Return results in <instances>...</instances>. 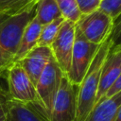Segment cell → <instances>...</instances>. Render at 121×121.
Returning <instances> with one entry per match:
<instances>
[{
  "label": "cell",
  "instance_id": "cell-1",
  "mask_svg": "<svg viewBox=\"0 0 121 121\" xmlns=\"http://www.w3.org/2000/svg\"><path fill=\"white\" fill-rule=\"evenodd\" d=\"M112 46V43L109 37L100 44L87 73L78 86L76 121H85L95 106L102 68Z\"/></svg>",
  "mask_w": 121,
  "mask_h": 121
},
{
  "label": "cell",
  "instance_id": "cell-2",
  "mask_svg": "<svg viewBox=\"0 0 121 121\" xmlns=\"http://www.w3.org/2000/svg\"><path fill=\"white\" fill-rule=\"evenodd\" d=\"M34 15L35 9L0 21V78L14 62L24 29Z\"/></svg>",
  "mask_w": 121,
  "mask_h": 121
},
{
  "label": "cell",
  "instance_id": "cell-3",
  "mask_svg": "<svg viewBox=\"0 0 121 121\" xmlns=\"http://www.w3.org/2000/svg\"><path fill=\"white\" fill-rule=\"evenodd\" d=\"M99 46L100 45L95 44L85 39L76 25L75 43L72 52L70 69L66 75L74 86L78 87L82 81Z\"/></svg>",
  "mask_w": 121,
  "mask_h": 121
},
{
  "label": "cell",
  "instance_id": "cell-4",
  "mask_svg": "<svg viewBox=\"0 0 121 121\" xmlns=\"http://www.w3.org/2000/svg\"><path fill=\"white\" fill-rule=\"evenodd\" d=\"M9 97L22 103L37 104L42 107L36 87L19 62L12 63L6 71Z\"/></svg>",
  "mask_w": 121,
  "mask_h": 121
},
{
  "label": "cell",
  "instance_id": "cell-5",
  "mask_svg": "<svg viewBox=\"0 0 121 121\" xmlns=\"http://www.w3.org/2000/svg\"><path fill=\"white\" fill-rule=\"evenodd\" d=\"M76 25L85 39L100 45L110 37L113 26V19L105 11L97 9L93 12L81 15Z\"/></svg>",
  "mask_w": 121,
  "mask_h": 121
},
{
  "label": "cell",
  "instance_id": "cell-6",
  "mask_svg": "<svg viewBox=\"0 0 121 121\" xmlns=\"http://www.w3.org/2000/svg\"><path fill=\"white\" fill-rule=\"evenodd\" d=\"M75 87L64 74L53 101L50 121H76L77 92Z\"/></svg>",
  "mask_w": 121,
  "mask_h": 121
},
{
  "label": "cell",
  "instance_id": "cell-7",
  "mask_svg": "<svg viewBox=\"0 0 121 121\" xmlns=\"http://www.w3.org/2000/svg\"><path fill=\"white\" fill-rule=\"evenodd\" d=\"M63 75L64 73H62L55 60L52 58L35 85L42 108L46 112L48 118L51 112L55 95L58 92Z\"/></svg>",
  "mask_w": 121,
  "mask_h": 121
},
{
  "label": "cell",
  "instance_id": "cell-8",
  "mask_svg": "<svg viewBox=\"0 0 121 121\" xmlns=\"http://www.w3.org/2000/svg\"><path fill=\"white\" fill-rule=\"evenodd\" d=\"M76 24L65 20L62 24L57 37L50 45L53 59L60 69L67 75L70 69L72 52L75 43Z\"/></svg>",
  "mask_w": 121,
  "mask_h": 121
},
{
  "label": "cell",
  "instance_id": "cell-9",
  "mask_svg": "<svg viewBox=\"0 0 121 121\" xmlns=\"http://www.w3.org/2000/svg\"><path fill=\"white\" fill-rule=\"evenodd\" d=\"M121 74V44L112 46V49L104 62L99 87L95 98V105L101 101L108 90Z\"/></svg>",
  "mask_w": 121,
  "mask_h": 121
},
{
  "label": "cell",
  "instance_id": "cell-10",
  "mask_svg": "<svg viewBox=\"0 0 121 121\" xmlns=\"http://www.w3.org/2000/svg\"><path fill=\"white\" fill-rule=\"evenodd\" d=\"M52 58L53 56L50 47L36 46L26 57L17 62L20 63L31 81L36 85L40 76Z\"/></svg>",
  "mask_w": 121,
  "mask_h": 121
},
{
  "label": "cell",
  "instance_id": "cell-11",
  "mask_svg": "<svg viewBox=\"0 0 121 121\" xmlns=\"http://www.w3.org/2000/svg\"><path fill=\"white\" fill-rule=\"evenodd\" d=\"M7 121H50L43 109L37 104L22 103L7 97Z\"/></svg>",
  "mask_w": 121,
  "mask_h": 121
},
{
  "label": "cell",
  "instance_id": "cell-12",
  "mask_svg": "<svg viewBox=\"0 0 121 121\" xmlns=\"http://www.w3.org/2000/svg\"><path fill=\"white\" fill-rule=\"evenodd\" d=\"M42 26H43L38 22V20L35 18V15H34V17L28 22V24L26 26L24 29V32L20 41L19 48L14 59V62H17L20 60H22L32 49H34L38 45Z\"/></svg>",
  "mask_w": 121,
  "mask_h": 121
},
{
  "label": "cell",
  "instance_id": "cell-13",
  "mask_svg": "<svg viewBox=\"0 0 121 121\" xmlns=\"http://www.w3.org/2000/svg\"><path fill=\"white\" fill-rule=\"evenodd\" d=\"M121 105V92L111 97H105L93 109L85 121H114Z\"/></svg>",
  "mask_w": 121,
  "mask_h": 121
},
{
  "label": "cell",
  "instance_id": "cell-14",
  "mask_svg": "<svg viewBox=\"0 0 121 121\" xmlns=\"http://www.w3.org/2000/svg\"><path fill=\"white\" fill-rule=\"evenodd\" d=\"M39 0H0V17H11L35 9Z\"/></svg>",
  "mask_w": 121,
  "mask_h": 121
},
{
  "label": "cell",
  "instance_id": "cell-15",
  "mask_svg": "<svg viewBox=\"0 0 121 121\" xmlns=\"http://www.w3.org/2000/svg\"><path fill=\"white\" fill-rule=\"evenodd\" d=\"M61 17L56 0H39L35 7V18L44 26L57 18Z\"/></svg>",
  "mask_w": 121,
  "mask_h": 121
},
{
  "label": "cell",
  "instance_id": "cell-16",
  "mask_svg": "<svg viewBox=\"0 0 121 121\" xmlns=\"http://www.w3.org/2000/svg\"><path fill=\"white\" fill-rule=\"evenodd\" d=\"M65 19L61 16L60 18H57L56 20L44 25L42 26L40 38L38 42L37 46H48L50 47L51 43L57 37L62 24L64 23Z\"/></svg>",
  "mask_w": 121,
  "mask_h": 121
},
{
  "label": "cell",
  "instance_id": "cell-17",
  "mask_svg": "<svg viewBox=\"0 0 121 121\" xmlns=\"http://www.w3.org/2000/svg\"><path fill=\"white\" fill-rule=\"evenodd\" d=\"M56 2L61 16L65 20L77 24L81 17L77 0H56Z\"/></svg>",
  "mask_w": 121,
  "mask_h": 121
},
{
  "label": "cell",
  "instance_id": "cell-18",
  "mask_svg": "<svg viewBox=\"0 0 121 121\" xmlns=\"http://www.w3.org/2000/svg\"><path fill=\"white\" fill-rule=\"evenodd\" d=\"M99 9L114 20L121 14V0H102Z\"/></svg>",
  "mask_w": 121,
  "mask_h": 121
},
{
  "label": "cell",
  "instance_id": "cell-19",
  "mask_svg": "<svg viewBox=\"0 0 121 121\" xmlns=\"http://www.w3.org/2000/svg\"><path fill=\"white\" fill-rule=\"evenodd\" d=\"M78 9L81 12V15L88 14L99 9L100 0H77Z\"/></svg>",
  "mask_w": 121,
  "mask_h": 121
},
{
  "label": "cell",
  "instance_id": "cell-20",
  "mask_svg": "<svg viewBox=\"0 0 121 121\" xmlns=\"http://www.w3.org/2000/svg\"><path fill=\"white\" fill-rule=\"evenodd\" d=\"M110 38L112 43V46L121 44V14L113 20V26Z\"/></svg>",
  "mask_w": 121,
  "mask_h": 121
},
{
  "label": "cell",
  "instance_id": "cell-21",
  "mask_svg": "<svg viewBox=\"0 0 121 121\" xmlns=\"http://www.w3.org/2000/svg\"><path fill=\"white\" fill-rule=\"evenodd\" d=\"M7 96L3 94V91L0 88V121H7Z\"/></svg>",
  "mask_w": 121,
  "mask_h": 121
},
{
  "label": "cell",
  "instance_id": "cell-22",
  "mask_svg": "<svg viewBox=\"0 0 121 121\" xmlns=\"http://www.w3.org/2000/svg\"><path fill=\"white\" fill-rule=\"evenodd\" d=\"M121 92V74L119 75V77L116 78V80L113 82V84L111 86V88L108 90V92L105 95V97H111L115 95L116 94ZM104 97V98H105Z\"/></svg>",
  "mask_w": 121,
  "mask_h": 121
},
{
  "label": "cell",
  "instance_id": "cell-23",
  "mask_svg": "<svg viewBox=\"0 0 121 121\" xmlns=\"http://www.w3.org/2000/svg\"><path fill=\"white\" fill-rule=\"evenodd\" d=\"M114 121H121V105H120L119 108H118V111H117V112H116Z\"/></svg>",
  "mask_w": 121,
  "mask_h": 121
},
{
  "label": "cell",
  "instance_id": "cell-24",
  "mask_svg": "<svg viewBox=\"0 0 121 121\" xmlns=\"http://www.w3.org/2000/svg\"><path fill=\"white\" fill-rule=\"evenodd\" d=\"M100 1H102V0H100Z\"/></svg>",
  "mask_w": 121,
  "mask_h": 121
}]
</instances>
